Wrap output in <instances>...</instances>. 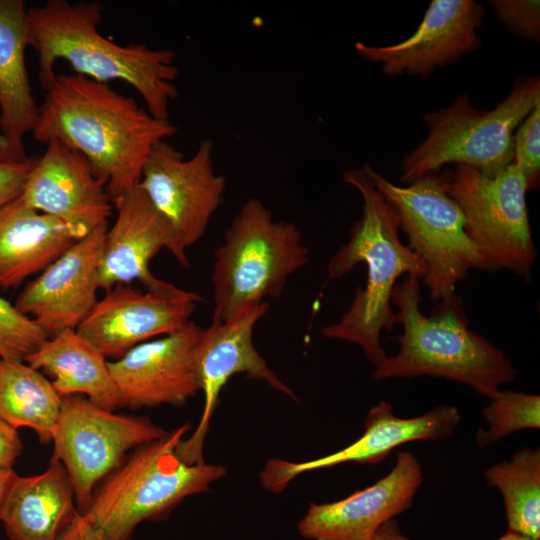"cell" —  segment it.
I'll return each mask as SVG.
<instances>
[{
	"mask_svg": "<svg viewBox=\"0 0 540 540\" xmlns=\"http://www.w3.org/2000/svg\"><path fill=\"white\" fill-rule=\"evenodd\" d=\"M177 131L107 83L60 73L45 90L31 133L82 153L113 200L139 184L154 146Z\"/></svg>",
	"mask_w": 540,
	"mask_h": 540,
	"instance_id": "obj_1",
	"label": "cell"
},
{
	"mask_svg": "<svg viewBox=\"0 0 540 540\" xmlns=\"http://www.w3.org/2000/svg\"><path fill=\"white\" fill-rule=\"evenodd\" d=\"M98 1L49 0L27 8L29 46L38 56V79L44 91L56 76L58 60L76 74L107 83L121 80L141 96L155 118L170 121V103L178 98L176 53L144 43L117 44L105 38L98 25L103 17Z\"/></svg>",
	"mask_w": 540,
	"mask_h": 540,
	"instance_id": "obj_2",
	"label": "cell"
},
{
	"mask_svg": "<svg viewBox=\"0 0 540 540\" xmlns=\"http://www.w3.org/2000/svg\"><path fill=\"white\" fill-rule=\"evenodd\" d=\"M342 178L362 196V216L351 226L348 241L330 258L327 277L339 279L359 263L366 265L367 276L365 286L357 288L346 312L320 333L328 339L358 345L376 369L388 356L381 345V333L390 332L396 324L391 303L394 286L401 276L422 280L426 265L400 240L395 208L363 168L345 170Z\"/></svg>",
	"mask_w": 540,
	"mask_h": 540,
	"instance_id": "obj_3",
	"label": "cell"
},
{
	"mask_svg": "<svg viewBox=\"0 0 540 540\" xmlns=\"http://www.w3.org/2000/svg\"><path fill=\"white\" fill-rule=\"evenodd\" d=\"M420 280L404 276L394 286L391 303L402 326L399 351L372 373L375 381L420 376L444 378L493 398L517 371L504 351L469 329L456 294L438 303L431 315L421 312Z\"/></svg>",
	"mask_w": 540,
	"mask_h": 540,
	"instance_id": "obj_4",
	"label": "cell"
},
{
	"mask_svg": "<svg viewBox=\"0 0 540 540\" xmlns=\"http://www.w3.org/2000/svg\"><path fill=\"white\" fill-rule=\"evenodd\" d=\"M539 103L538 76L515 79L493 109H477L467 93H459L450 106L423 115L428 135L402 159L401 183L436 174L451 163L496 176L513 162L514 133Z\"/></svg>",
	"mask_w": 540,
	"mask_h": 540,
	"instance_id": "obj_5",
	"label": "cell"
},
{
	"mask_svg": "<svg viewBox=\"0 0 540 540\" xmlns=\"http://www.w3.org/2000/svg\"><path fill=\"white\" fill-rule=\"evenodd\" d=\"M308 261L309 250L297 225L275 221L260 200L249 198L214 253L213 316L225 322L248 304L279 297L289 277Z\"/></svg>",
	"mask_w": 540,
	"mask_h": 540,
	"instance_id": "obj_6",
	"label": "cell"
},
{
	"mask_svg": "<svg viewBox=\"0 0 540 540\" xmlns=\"http://www.w3.org/2000/svg\"><path fill=\"white\" fill-rule=\"evenodd\" d=\"M189 429L185 423L136 448L96 487L84 513L110 540H129L140 522L163 515L187 496L208 491L225 476L221 465L188 464L177 455L176 446Z\"/></svg>",
	"mask_w": 540,
	"mask_h": 540,
	"instance_id": "obj_7",
	"label": "cell"
},
{
	"mask_svg": "<svg viewBox=\"0 0 540 540\" xmlns=\"http://www.w3.org/2000/svg\"><path fill=\"white\" fill-rule=\"evenodd\" d=\"M363 170L395 208L408 248L425 263L422 280L432 301L453 298L470 270H494L468 236L464 215L446 192L444 172L399 186L369 164Z\"/></svg>",
	"mask_w": 540,
	"mask_h": 540,
	"instance_id": "obj_8",
	"label": "cell"
},
{
	"mask_svg": "<svg viewBox=\"0 0 540 540\" xmlns=\"http://www.w3.org/2000/svg\"><path fill=\"white\" fill-rule=\"evenodd\" d=\"M445 189L461 209L466 232L494 270L506 269L529 281L536 261L526 204L525 179L512 162L488 177L455 165L445 171Z\"/></svg>",
	"mask_w": 540,
	"mask_h": 540,
	"instance_id": "obj_9",
	"label": "cell"
},
{
	"mask_svg": "<svg viewBox=\"0 0 540 540\" xmlns=\"http://www.w3.org/2000/svg\"><path fill=\"white\" fill-rule=\"evenodd\" d=\"M167 434L148 419L115 414L82 395H68L61 398L52 458L63 464L78 510L84 513L98 483L123 462L129 450Z\"/></svg>",
	"mask_w": 540,
	"mask_h": 540,
	"instance_id": "obj_10",
	"label": "cell"
},
{
	"mask_svg": "<svg viewBox=\"0 0 540 540\" xmlns=\"http://www.w3.org/2000/svg\"><path fill=\"white\" fill-rule=\"evenodd\" d=\"M268 310L267 301L251 303L225 322L212 315L210 325L202 329L194 359L204 406L196 430L176 446V453L184 462H204L203 445L210 420L219 394L232 376L245 374L248 379L265 381L276 391L298 401L295 392L268 366L253 343V329Z\"/></svg>",
	"mask_w": 540,
	"mask_h": 540,
	"instance_id": "obj_11",
	"label": "cell"
},
{
	"mask_svg": "<svg viewBox=\"0 0 540 540\" xmlns=\"http://www.w3.org/2000/svg\"><path fill=\"white\" fill-rule=\"evenodd\" d=\"M138 185L186 251L202 238L222 204L226 178L215 172L211 140L201 141L190 158L162 140L152 149Z\"/></svg>",
	"mask_w": 540,
	"mask_h": 540,
	"instance_id": "obj_12",
	"label": "cell"
},
{
	"mask_svg": "<svg viewBox=\"0 0 540 540\" xmlns=\"http://www.w3.org/2000/svg\"><path fill=\"white\" fill-rule=\"evenodd\" d=\"M195 292L174 287L142 291L131 284L106 290L76 331L106 358L117 360L133 347L159 335H168L190 321L197 302Z\"/></svg>",
	"mask_w": 540,
	"mask_h": 540,
	"instance_id": "obj_13",
	"label": "cell"
},
{
	"mask_svg": "<svg viewBox=\"0 0 540 540\" xmlns=\"http://www.w3.org/2000/svg\"><path fill=\"white\" fill-rule=\"evenodd\" d=\"M201 332L202 328L190 320L181 329L108 361L118 407H180L200 391L194 352Z\"/></svg>",
	"mask_w": 540,
	"mask_h": 540,
	"instance_id": "obj_14",
	"label": "cell"
},
{
	"mask_svg": "<svg viewBox=\"0 0 540 540\" xmlns=\"http://www.w3.org/2000/svg\"><path fill=\"white\" fill-rule=\"evenodd\" d=\"M485 8L474 0H434L417 30L406 40L387 46L355 44L356 52L380 65L388 77L407 74L428 78L437 68L456 63L481 46L477 30Z\"/></svg>",
	"mask_w": 540,
	"mask_h": 540,
	"instance_id": "obj_15",
	"label": "cell"
},
{
	"mask_svg": "<svg viewBox=\"0 0 540 540\" xmlns=\"http://www.w3.org/2000/svg\"><path fill=\"white\" fill-rule=\"evenodd\" d=\"M116 219L107 229L98 271L99 288L140 282L146 290L167 291L175 285L155 277L149 264L162 249L187 268L186 251L161 213L137 185L112 200Z\"/></svg>",
	"mask_w": 540,
	"mask_h": 540,
	"instance_id": "obj_16",
	"label": "cell"
},
{
	"mask_svg": "<svg viewBox=\"0 0 540 540\" xmlns=\"http://www.w3.org/2000/svg\"><path fill=\"white\" fill-rule=\"evenodd\" d=\"M20 198L61 220L80 239L108 223L113 209L106 182L95 174L88 159L57 140L37 156Z\"/></svg>",
	"mask_w": 540,
	"mask_h": 540,
	"instance_id": "obj_17",
	"label": "cell"
},
{
	"mask_svg": "<svg viewBox=\"0 0 540 540\" xmlns=\"http://www.w3.org/2000/svg\"><path fill=\"white\" fill-rule=\"evenodd\" d=\"M108 223L78 240L34 280L14 306L51 338L76 329L97 303L98 271Z\"/></svg>",
	"mask_w": 540,
	"mask_h": 540,
	"instance_id": "obj_18",
	"label": "cell"
},
{
	"mask_svg": "<svg viewBox=\"0 0 540 540\" xmlns=\"http://www.w3.org/2000/svg\"><path fill=\"white\" fill-rule=\"evenodd\" d=\"M460 420L458 409L451 405L435 406L417 417L400 418L394 414L393 406L382 400L370 408L364 432L352 444L335 453L305 462L271 459L261 471L260 481L264 489L277 494L304 472L348 462L378 464L394 448L404 443L450 438Z\"/></svg>",
	"mask_w": 540,
	"mask_h": 540,
	"instance_id": "obj_19",
	"label": "cell"
},
{
	"mask_svg": "<svg viewBox=\"0 0 540 540\" xmlns=\"http://www.w3.org/2000/svg\"><path fill=\"white\" fill-rule=\"evenodd\" d=\"M422 481L418 458L400 451L391 471L375 484L339 501L311 502L298 531L310 540H371L384 523L410 508Z\"/></svg>",
	"mask_w": 540,
	"mask_h": 540,
	"instance_id": "obj_20",
	"label": "cell"
},
{
	"mask_svg": "<svg viewBox=\"0 0 540 540\" xmlns=\"http://www.w3.org/2000/svg\"><path fill=\"white\" fill-rule=\"evenodd\" d=\"M78 240L61 220L13 199L0 208V289L45 270Z\"/></svg>",
	"mask_w": 540,
	"mask_h": 540,
	"instance_id": "obj_21",
	"label": "cell"
},
{
	"mask_svg": "<svg viewBox=\"0 0 540 540\" xmlns=\"http://www.w3.org/2000/svg\"><path fill=\"white\" fill-rule=\"evenodd\" d=\"M63 464L51 457L48 468L34 476H17L1 519L9 540H55L79 512Z\"/></svg>",
	"mask_w": 540,
	"mask_h": 540,
	"instance_id": "obj_22",
	"label": "cell"
},
{
	"mask_svg": "<svg viewBox=\"0 0 540 540\" xmlns=\"http://www.w3.org/2000/svg\"><path fill=\"white\" fill-rule=\"evenodd\" d=\"M28 46L25 2L0 0V134L22 159L28 157L24 137L38 116L25 63Z\"/></svg>",
	"mask_w": 540,
	"mask_h": 540,
	"instance_id": "obj_23",
	"label": "cell"
},
{
	"mask_svg": "<svg viewBox=\"0 0 540 540\" xmlns=\"http://www.w3.org/2000/svg\"><path fill=\"white\" fill-rule=\"evenodd\" d=\"M24 361L49 375L61 398L85 395L104 409L113 411L118 407L107 358L76 329H66L49 338Z\"/></svg>",
	"mask_w": 540,
	"mask_h": 540,
	"instance_id": "obj_24",
	"label": "cell"
},
{
	"mask_svg": "<svg viewBox=\"0 0 540 540\" xmlns=\"http://www.w3.org/2000/svg\"><path fill=\"white\" fill-rule=\"evenodd\" d=\"M61 397L41 371L25 361L0 358V419L29 427L41 443L52 441Z\"/></svg>",
	"mask_w": 540,
	"mask_h": 540,
	"instance_id": "obj_25",
	"label": "cell"
},
{
	"mask_svg": "<svg viewBox=\"0 0 540 540\" xmlns=\"http://www.w3.org/2000/svg\"><path fill=\"white\" fill-rule=\"evenodd\" d=\"M503 498L508 530L540 539V450L524 447L485 472Z\"/></svg>",
	"mask_w": 540,
	"mask_h": 540,
	"instance_id": "obj_26",
	"label": "cell"
},
{
	"mask_svg": "<svg viewBox=\"0 0 540 540\" xmlns=\"http://www.w3.org/2000/svg\"><path fill=\"white\" fill-rule=\"evenodd\" d=\"M488 424L476 433V442L485 448L523 429H539L540 397L516 391L500 390L482 410Z\"/></svg>",
	"mask_w": 540,
	"mask_h": 540,
	"instance_id": "obj_27",
	"label": "cell"
},
{
	"mask_svg": "<svg viewBox=\"0 0 540 540\" xmlns=\"http://www.w3.org/2000/svg\"><path fill=\"white\" fill-rule=\"evenodd\" d=\"M48 339L33 319L0 296V358L24 361Z\"/></svg>",
	"mask_w": 540,
	"mask_h": 540,
	"instance_id": "obj_28",
	"label": "cell"
},
{
	"mask_svg": "<svg viewBox=\"0 0 540 540\" xmlns=\"http://www.w3.org/2000/svg\"><path fill=\"white\" fill-rule=\"evenodd\" d=\"M513 163L523 175L528 192L536 189L540 175V103L525 117L514 133Z\"/></svg>",
	"mask_w": 540,
	"mask_h": 540,
	"instance_id": "obj_29",
	"label": "cell"
},
{
	"mask_svg": "<svg viewBox=\"0 0 540 540\" xmlns=\"http://www.w3.org/2000/svg\"><path fill=\"white\" fill-rule=\"evenodd\" d=\"M496 20L524 40H540V2L537 0H492Z\"/></svg>",
	"mask_w": 540,
	"mask_h": 540,
	"instance_id": "obj_30",
	"label": "cell"
},
{
	"mask_svg": "<svg viewBox=\"0 0 540 540\" xmlns=\"http://www.w3.org/2000/svg\"><path fill=\"white\" fill-rule=\"evenodd\" d=\"M37 156L22 161L0 163V208L21 195Z\"/></svg>",
	"mask_w": 540,
	"mask_h": 540,
	"instance_id": "obj_31",
	"label": "cell"
},
{
	"mask_svg": "<svg viewBox=\"0 0 540 540\" xmlns=\"http://www.w3.org/2000/svg\"><path fill=\"white\" fill-rule=\"evenodd\" d=\"M55 540H110L106 533L86 514L78 512Z\"/></svg>",
	"mask_w": 540,
	"mask_h": 540,
	"instance_id": "obj_32",
	"label": "cell"
},
{
	"mask_svg": "<svg viewBox=\"0 0 540 540\" xmlns=\"http://www.w3.org/2000/svg\"><path fill=\"white\" fill-rule=\"evenodd\" d=\"M22 449L17 429L0 419V470L12 468Z\"/></svg>",
	"mask_w": 540,
	"mask_h": 540,
	"instance_id": "obj_33",
	"label": "cell"
},
{
	"mask_svg": "<svg viewBox=\"0 0 540 540\" xmlns=\"http://www.w3.org/2000/svg\"><path fill=\"white\" fill-rule=\"evenodd\" d=\"M371 540H412L405 536L394 519L384 523Z\"/></svg>",
	"mask_w": 540,
	"mask_h": 540,
	"instance_id": "obj_34",
	"label": "cell"
},
{
	"mask_svg": "<svg viewBox=\"0 0 540 540\" xmlns=\"http://www.w3.org/2000/svg\"><path fill=\"white\" fill-rule=\"evenodd\" d=\"M17 476L13 468L0 470V519L7 496Z\"/></svg>",
	"mask_w": 540,
	"mask_h": 540,
	"instance_id": "obj_35",
	"label": "cell"
},
{
	"mask_svg": "<svg viewBox=\"0 0 540 540\" xmlns=\"http://www.w3.org/2000/svg\"><path fill=\"white\" fill-rule=\"evenodd\" d=\"M25 159L20 158L11 148L8 141L0 134V163L22 161Z\"/></svg>",
	"mask_w": 540,
	"mask_h": 540,
	"instance_id": "obj_36",
	"label": "cell"
},
{
	"mask_svg": "<svg viewBox=\"0 0 540 540\" xmlns=\"http://www.w3.org/2000/svg\"><path fill=\"white\" fill-rule=\"evenodd\" d=\"M495 540H539V539H534L529 536L523 535L521 533H518L512 530H507L505 534H503L501 537Z\"/></svg>",
	"mask_w": 540,
	"mask_h": 540,
	"instance_id": "obj_37",
	"label": "cell"
}]
</instances>
